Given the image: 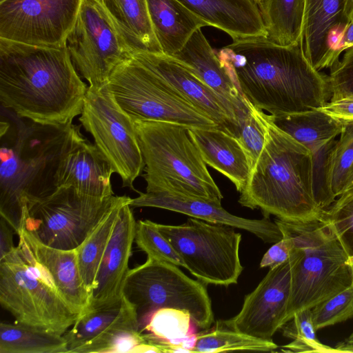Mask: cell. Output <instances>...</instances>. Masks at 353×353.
<instances>
[{
	"label": "cell",
	"mask_w": 353,
	"mask_h": 353,
	"mask_svg": "<svg viewBox=\"0 0 353 353\" xmlns=\"http://www.w3.org/2000/svg\"><path fill=\"white\" fill-rule=\"evenodd\" d=\"M170 57L183 65L226 101L234 109L237 122L243 119L249 108L248 100L221 62L201 28L194 32L179 51Z\"/></svg>",
	"instance_id": "obj_23"
},
{
	"label": "cell",
	"mask_w": 353,
	"mask_h": 353,
	"mask_svg": "<svg viewBox=\"0 0 353 353\" xmlns=\"http://www.w3.org/2000/svg\"><path fill=\"white\" fill-rule=\"evenodd\" d=\"M239 203L261 209L265 217L294 222L321 218L323 210L314 196L311 152L278 128L270 114L265 144Z\"/></svg>",
	"instance_id": "obj_4"
},
{
	"label": "cell",
	"mask_w": 353,
	"mask_h": 353,
	"mask_svg": "<svg viewBox=\"0 0 353 353\" xmlns=\"http://www.w3.org/2000/svg\"><path fill=\"white\" fill-rule=\"evenodd\" d=\"M347 0H305L301 48L317 71L329 68L333 48L349 23Z\"/></svg>",
	"instance_id": "obj_21"
},
{
	"label": "cell",
	"mask_w": 353,
	"mask_h": 353,
	"mask_svg": "<svg viewBox=\"0 0 353 353\" xmlns=\"http://www.w3.org/2000/svg\"><path fill=\"white\" fill-rule=\"evenodd\" d=\"M337 352H353V343H341L334 347Z\"/></svg>",
	"instance_id": "obj_47"
},
{
	"label": "cell",
	"mask_w": 353,
	"mask_h": 353,
	"mask_svg": "<svg viewBox=\"0 0 353 353\" xmlns=\"http://www.w3.org/2000/svg\"><path fill=\"white\" fill-rule=\"evenodd\" d=\"M19 119L1 125L0 214L18 233L24 212L57 188L61 157L75 125H43Z\"/></svg>",
	"instance_id": "obj_3"
},
{
	"label": "cell",
	"mask_w": 353,
	"mask_h": 353,
	"mask_svg": "<svg viewBox=\"0 0 353 353\" xmlns=\"http://www.w3.org/2000/svg\"><path fill=\"white\" fill-rule=\"evenodd\" d=\"M67 47L79 74L92 88L106 85L114 70L133 52L95 0H84Z\"/></svg>",
	"instance_id": "obj_13"
},
{
	"label": "cell",
	"mask_w": 353,
	"mask_h": 353,
	"mask_svg": "<svg viewBox=\"0 0 353 353\" xmlns=\"http://www.w3.org/2000/svg\"><path fill=\"white\" fill-rule=\"evenodd\" d=\"M107 86L133 121H164L192 128H219L133 55L114 70Z\"/></svg>",
	"instance_id": "obj_9"
},
{
	"label": "cell",
	"mask_w": 353,
	"mask_h": 353,
	"mask_svg": "<svg viewBox=\"0 0 353 353\" xmlns=\"http://www.w3.org/2000/svg\"><path fill=\"white\" fill-rule=\"evenodd\" d=\"M351 48H353V21L347 23L334 46L333 64H336L339 61V56L342 52Z\"/></svg>",
	"instance_id": "obj_44"
},
{
	"label": "cell",
	"mask_w": 353,
	"mask_h": 353,
	"mask_svg": "<svg viewBox=\"0 0 353 353\" xmlns=\"http://www.w3.org/2000/svg\"><path fill=\"white\" fill-rule=\"evenodd\" d=\"M145 163L147 192H167L221 205L223 198L188 126L133 121Z\"/></svg>",
	"instance_id": "obj_5"
},
{
	"label": "cell",
	"mask_w": 353,
	"mask_h": 353,
	"mask_svg": "<svg viewBox=\"0 0 353 353\" xmlns=\"http://www.w3.org/2000/svg\"><path fill=\"white\" fill-rule=\"evenodd\" d=\"M321 220L326 224L342 246L353 276V190L336 197L323 210Z\"/></svg>",
	"instance_id": "obj_35"
},
{
	"label": "cell",
	"mask_w": 353,
	"mask_h": 353,
	"mask_svg": "<svg viewBox=\"0 0 353 353\" xmlns=\"http://www.w3.org/2000/svg\"><path fill=\"white\" fill-rule=\"evenodd\" d=\"M344 13L348 22L353 21V0L346 1Z\"/></svg>",
	"instance_id": "obj_46"
},
{
	"label": "cell",
	"mask_w": 353,
	"mask_h": 353,
	"mask_svg": "<svg viewBox=\"0 0 353 353\" xmlns=\"http://www.w3.org/2000/svg\"><path fill=\"white\" fill-rule=\"evenodd\" d=\"M131 199L120 208L97 270L86 311L114 305L123 298L137 225L130 205Z\"/></svg>",
	"instance_id": "obj_18"
},
{
	"label": "cell",
	"mask_w": 353,
	"mask_h": 353,
	"mask_svg": "<svg viewBox=\"0 0 353 353\" xmlns=\"http://www.w3.org/2000/svg\"><path fill=\"white\" fill-rule=\"evenodd\" d=\"M84 0H6L0 3V38L43 47L67 46Z\"/></svg>",
	"instance_id": "obj_14"
},
{
	"label": "cell",
	"mask_w": 353,
	"mask_h": 353,
	"mask_svg": "<svg viewBox=\"0 0 353 353\" xmlns=\"http://www.w3.org/2000/svg\"><path fill=\"white\" fill-rule=\"evenodd\" d=\"M332 97L330 101L353 95V48L330 68L328 75Z\"/></svg>",
	"instance_id": "obj_41"
},
{
	"label": "cell",
	"mask_w": 353,
	"mask_h": 353,
	"mask_svg": "<svg viewBox=\"0 0 353 353\" xmlns=\"http://www.w3.org/2000/svg\"><path fill=\"white\" fill-rule=\"evenodd\" d=\"M283 335L292 341L283 346L284 352H337L335 347L321 343L316 338L312 309H304L294 314L281 327Z\"/></svg>",
	"instance_id": "obj_36"
},
{
	"label": "cell",
	"mask_w": 353,
	"mask_h": 353,
	"mask_svg": "<svg viewBox=\"0 0 353 353\" xmlns=\"http://www.w3.org/2000/svg\"><path fill=\"white\" fill-rule=\"evenodd\" d=\"M190 132L206 165L229 179L241 193L248 181L252 168L239 139L219 128H190Z\"/></svg>",
	"instance_id": "obj_25"
},
{
	"label": "cell",
	"mask_w": 353,
	"mask_h": 353,
	"mask_svg": "<svg viewBox=\"0 0 353 353\" xmlns=\"http://www.w3.org/2000/svg\"><path fill=\"white\" fill-rule=\"evenodd\" d=\"M267 39L280 46H301L305 0H261L258 3Z\"/></svg>",
	"instance_id": "obj_29"
},
{
	"label": "cell",
	"mask_w": 353,
	"mask_h": 353,
	"mask_svg": "<svg viewBox=\"0 0 353 353\" xmlns=\"http://www.w3.org/2000/svg\"><path fill=\"white\" fill-rule=\"evenodd\" d=\"M353 168V122L344 124L332 159L331 187L336 197L345 190Z\"/></svg>",
	"instance_id": "obj_39"
},
{
	"label": "cell",
	"mask_w": 353,
	"mask_h": 353,
	"mask_svg": "<svg viewBox=\"0 0 353 353\" xmlns=\"http://www.w3.org/2000/svg\"><path fill=\"white\" fill-rule=\"evenodd\" d=\"M270 117L278 128L311 152L314 196L317 205L325 210L336 199L331 187L332 159L336 138L344 124L318 109L281 116L270 114Z\"/></svg>",
	"instance_id": "obj_15"
},
{
	"label": "cell",
	"mask_w": 353,
	"mask_h": 353,
	"mask_svg": "<svg viewBox=\"0 0 353 353\" xmlns=\"http://www.w3.org/2000/svg\"><path fill=\"white\" fill-rule=\"evenodd\" d=\"M79 120L121 179L123 187L135 190L134 181L145 168L143 157L133 121L116 102L107 84L88 87Z\"/></svg>",
	"instance_id": "obj_12"
},
{
	"label": "cell",
	"mask_w": 353,
	"mask_h": 353,
	"mask_svg": "<svg viewBox=\"0 0 353 353\" xmlns=\"http://www.w3.org/2000/svg\"><path fill=\"white\" fill-rule=\"evenodd\" d=\"M256 3H258L261 0H254Z\"/></svg>",
	"instance_id": "obj_50"
},
{
	"label": "cell",
	"mask_w": 353,
	"mask_h": 353,
	"mask_svg": "<svg viewBox=\"0 0 353 353\" xmlns=\"http://www.w3.org/2000/svg\"><path fill=\"white\" fill-rule=\"evenodd\" d=\"M216 54L245 98L272 116L319 109L331 99L328 75L312 67L300 45L259 37L233 41Z\"/></svg>",
	"instance_id": "obj_1"
},
{
	"label": "cell",
	"mask_w": 353,
	"mask_h": 353,
	"mask_svg": "<svg viewBox=\"0 0 353 353\" xmlns=\"http://www.w3.org/2000/svg\"><path fill=\"white\" fill-rule=\"evenodd\" d=\"M133 56L221 129L238 137L239 125L234 109L183 65L164 54L140 52Z\"/></svg>",
	"instance_id": "obj_17"
},
{
	"label": "cell",
	"mask_w": 353,
	"mask_h": 353,
	"mask_svg": "<svg viewBox=\"0 0 353 353\" xmlns=\"http://www.w3.org/2000/svg\"><path fill=\"white\" fill-rule=\"evenodd\" d=\"M179 1L233 41L267 37L258 4L254 0Z\"/></svg>",
	"instance_id": "obj_24"
},
{
	"label": "cell",
	"mask_w": 353,
	"mask_h": 353,
	"mask_svg": "<svg viewBox=\"0 0 353 353\" xmlns=\"http://www.w3.org/2000/svg\"><path fill=\"white\" fill-rule=\"evenodd\" d=\"M347 190H353V168L350 173V177L348 179L347 184V186H346L344 192L347 191Z\"/></svg>",
	"instance_id": "obj_48"
},
{
	"label": "cell",
	"mask_w": 353,
	"mask_h": 353,
	"mask_svg": "<svg viewBox=\"0 0 353 353\" xmlns=\"http://www.w3.org/2000/svg\"><path fill=\"white\" fill-rule=\"evenodd\" d=\"M6 1V0H0V3H1V2H3V1Z\"/></svg>",
	"instance_id": "obj_51"
},
{
	"label": "cell",
	"mask_w": 353,
	"mask_h": 353,
	"mask_svg": "<svg viewBox=\"0 0 353 353\" xmlns=\"http://www.w3.org/2000/svg\"><path fill=\"white\" fill-rule=\"evenodd\" d=\"M157 225L199 281L226 287L237 283L243 268L239 256L241 234L234 227L193 217L181 225Z\"/></svg>",
	"instance_id": "obj_10"
},
{
	"label": "cell",
	"mask_w": 353,
	"mask_h": 353,
	"mask_svg": "<svg viewBox=\"0 0 353 353\" xmlns=\"http://www.w3.org/2000/svg\"><path fill=\"white\" fill-rule=\"evenodd\" d=\"M9 223L1 216L0 219V260L12 252L15 246L13 243L12 232Z\"/></svg>",
	"instance_id": "obj_45"
},
{
	"label": "cell",
	"mask_w": 353,
	"mask_h": 353,
	"mask_svg": "<svg viewBox=\"0 0 353 353\" xmlns=\"http://www.w3.org/2000/svg\"><path fill=\"white\" fill-rule=\"evenodd\" d=\"M132 199L131 207H152L181 213L205 221L219 223L249 232L265 243H275L283 234L270 217L250 219L232 214L221 205L203 199L167 192H139Z\"/></svg>",
	"instance_id": "obj_20"
},
{
	"label": "cell",
	"mask_w": 353,
	"mask_h": 353,
	"mask_svg": "<svg viewBox=\"0 0 353 353\" xmlns=\"http://www.w3.org/2000/svg\"><path fill=\"white\" fill-rule=\"evenodd\" d=\"M318 110L343 124L353 122V95L329 101Z\"/></svg>",
	"instance_id": "obj_43"
},
{
	"label": "cell",
	"mask_w": 353,
	"mask_h": 353,
	"mask_svg": "<svg viewBox=\"0 0 353 353\" xmlns=\"http://www.w3.org/2000/svg\"><path fill=\"white\" fill-rule=\"evenodd\" d=\"M278 348L272 340H264L230 329L208 330L196 334L192 353H216L236 350L272 352Z\"/></svg>",
	"instance_id": "obj_33"
},
{
	"label": "cell",
	"mask_w": 353,
	"mask_h": 353,
	"mask_svg": "<svg viewBox=\"0 0 353 353\" xmlns=\"http://www.w3.org/2000/svg\"><path fill=\"white\" fill-rule=\"evenodd\" d=\"M134 241L148 257L185 268V264L170 241L161 233L157 223L150 220L137 222Z\"/></svg>",
	"instance_id": "obj_37"
},
{
	"label": "cell",
	"mask_w": 353,
	"mask_h": 353,
	"mask_svg": "<svg viewBox=\"0 0 353 353\" xmlns=\"http://www.w3.org/2000/svg\"><path fill=\"white\" fill-rule=\"evenodd\" d=\"M17 234L19 241L49 274L61 297L79 314L85 312L91 292L80 274L77 248L63 250L45 245L23 226Z\"/></svg>",
	"instance_id": "obj_22"
},
{
	"label": "cell",
	"mask_w": 353,
	"mask_h": 353,
	"mask_svg": "<svg viewBox=\"0 0 353 353\" xmlns=\"http://www.w3.org/2000/svg\"><path fill=\"white\" fill-rule=\"evenodd\" d=\"M134 54H163L150 21L147 0H95Z\"/></svg>",
	"instance_id": "obj_27"
},
{
	"label": "cell",
	"mask_w": 353,
	"mask_h": 353,
	"mask_svg": "<svg viewBox=\"0 0 353 353\" xmlns=\"http://www.w3.org/2000/svg\"><path fill=\"white\" fill-rule=\"evenodd\" d=\"M205 285L188 276L177 265L148 257L143 264L130 269L123 296L134 307L141 332L152 314L163 307L188 310L194 325L208 329L214 313Z\"/></svg>",
	"instance_id": "obj_8"
},
{
	"label": "cell",
	"mask_w": 353,
	"mask_h": 353,
	"mask_svg": "<svg viewBox=\"0 0 353 353\" xmlns=\"http://www.w3.org/2000/svg\"><path fill=\"white\" fill-rule=\"evenodd\" d=\"M316 330L353 317V284L312 308Z\"/></svg>",
	"instance_id": "obj_40"
},
{
	"label": "cell",
	"mask_w": 353,
	"mask_h": 353,
	"mask_svg": "<svg viewBox=\"0 0 353 353\" xmlns=\"http://www.w3.org/2000/svg\"><path fill=\"white\" fill-rule=\"evenodd\" d=\"M118 196L97 199L81 194L71 186H61L24 212L22 226L45 245L76 249Z\"/></svg>",
	"instance_id": "obj_11"
},
{
	"label": "cell",
	"mask_w": 353,
	"mask_h": 353,
	"mask_svg": "<svg viewBox=\"0 0 353 353\" xmlns=\"http://www.w3.org/2000/svg\"><path fill=\"white\" fill-rule=\"evenodd\" d=\"M146 343L140 331L134 307L128 301L121 316L102 334L78 348L74 353H134Z\"/></svg>",
	"instance_id": "obj_32"
},
{
	"label": "cell",
	"mask_w": 353,
	"mask_h": 353,
	"mask_svg": "<svg viewBox=\"0 0 353 353\" xmlns=\"http://www.w3.org/2000/svg\"><path fill=\"white\" fill-rule=\"evenodd\" d=\"M0 303L15 322L61 335L81 316L21 241L0 260Z\"/></svg>",
	"instance_id": "obj_7"
},
{
	"label": "cell",
	"mask_w": 353,
	"mask_h": 353,
	"mask_svg": "<svg viewBox=\"0 0 353 353\" xmlns=\"http://www.w3.org/2000/svg\"><path fill=\"white\" fill-rule=\"evenodd\" d=\"M280 230L283 234L282 239L274 243L264 254L260 262V268H272L290 259L294 248V241L285 230Z\"/></svg>",
	"instance_id": "obj_42"
},
{
	"label": "cell",
	"mask_w": 353,
	"mask_h": 353,
	"mask_svg": "<svg viewBox=\"0 0 353 353\" xmlns=\"http://www.w3.org/2000/svg\"><path fill=\"white\" fill-rule=\"evenodd\" d=\"M131 199L119 196L101 221L77 248L79 269L82 280L92 292L97 270L114 229L121 207Z\"/></svg>",
	"instance_id": "obj_30"
},
{
	"label": "cell",
	"mask_w": 353,
	"mask_h": 353,
	"mask_svg": "<svg viewBox=\"0 0 353 353\" xmlns=\"http://www.w3.org/2000/svg\"><path fill=\"white\" fill-rule=\"evenodd\" d=\"M76 125L72 137L61 157L57 185L71 186L79 194L104 199L114 195L111 164L95 144L90 142Z\"/></svg>",
	"instance_id": "obj_19"
},
{
	"label": "cell",
	"mask_w": 353,
	"mask_h": 353,
	"mask_svg": "<svg viewBox=\"0 0 353 353\" xmlns=\"http://www.w3.org/2000/svg\"><path fill=\"white\" fill-rule=\"evenodd\" d=\"M87 89L67 46L0 38V102L17 117L43 125L71 124L81 113Z\"/></svg>",
	"instance_id": "obj_2"
},
{
	"label": "cell",
	"mask_w": 353,
	"mask_h": 353,
	"mask_svg": "<svg viewBox=\"0 0 353 353\" xmlns=\"http://www.w3.org/2000/svg\"><path fill=\"white\" fill-rule=\"evenodd\" d=\"M346 342L348 343H353V332L349 336V337L346 340Z\"/></svg>",
	"instance_id": "obj_49"
},
{
	"label": "cell",
	"mask_w": 353,
	"mask_h": 353,
	"mask_svg": "<svg viewBox=\"0 0 353 353\" xmlns=\"http://www.w3.org/2000/svg\"><path fill=\"white\" fill-rule=\"evenodd\" d=\"M292 260L270 269L256 288L245 296L240 312L223 321L230 330L272 340L284 324L290 300Z\"/></svg>",
	"instance_id": "obj_16"
},
{
	"label": "cell",
	"mask_w": 353,
	"mask_h": 353,
	"mask_svg": "<svg viewBox=\"0 0 353 353\" xmlns=\"http://www.w3.org/2000/svg\"><path fill=\"white\" fill-rule=\"evenodd\" d=\"M274 222L294 241L291 292L285 323L295 312L312 309L350 287L353 276L345 251L321 219L294 222L276 218Z\"/></svg>",
	"instance_id": "obj_6"
},
{
	"label": "cell",
	"mask_w": 353,
	"mask_h": 353,
	"mask_svg": "<svg viewBox=\"0 0 353 353\" xmlns=\"http://www.w3.org/2000/svg\"><path fill=\"white\" fill-rule=\"evenodd\" d=\"M128 304L123 296L118 303L104 307L87 310L63 334L67 342L68 353L75 351L97 338L109 327L122 314Z\"/></svg>",
	"instance_id": "obj_34"
},
{
	"label": "cell",
	"mask_w": 353,
	"mask_h": 353,
	"mask_svg": "<svg viewBox=\"0 0 353 353\" xmlns=\"http://www.w3.org/2000/svg\"><path fill=\"white\" fill-rule=\"evenodd\" d=\"M154 32L163 54L172 56L199 28L210 26L179 0H147Z\"/></svg>",
	"instance_id": "obj_26"
},
{
	"label": "cell",
	"mask_w": 353,
	"mask_h": 353,
	"mask_svg": "<svg viewBox=\"0 0 353 353\" xmlns=\"http://www.w3.org/2000/svg\"><path fill=\"white\" fill-rule=\"evenodd\" d=\"M189 311L163 307L155 311L142 329L146 343L154 345L161 353H192L196 334L191 332Z\"/></svg>",
	"instance_id": "obj_28"
},
{
	"label": "cell",
	"mask_w": 353,
	"mask_h": 353,
	"mask_svg": "<svg viewBox=\"0 0 353 353\" xmlns=\"http://www.w3.org/2000/svg\"><path fill=\"white\" fill-rule=\"evenodd\" d=\"M248 103L249 108L247 113L238 122L237 139L248 156L252 170L265 144L268 114L248 101Z\"/></svg>",
	"instance_id": "obj_38"
},
{
	"label": "cell",
	"mask_w": 353,
	"mask_h": 353,
	"mask_svg": "<svg viewBox=\"0 0 353 353\" xmlns=\"http://www.w3.org/2000/svg\"><path fill=\"white\" fill-rule=\"evenodd\" d=\"M0 353H68L63 335L14 322L0 324Z\"/></svg>",
	"instance_id": "obj_31"
}]
</instances>
